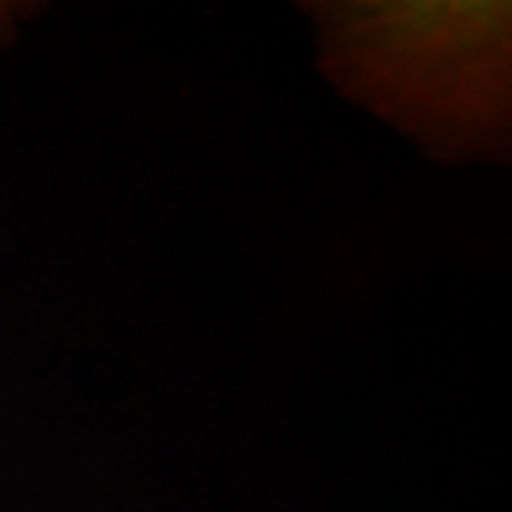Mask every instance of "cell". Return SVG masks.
I'll return each instance as SVG.
<instances>
[{"label": "cell", "instance_id": "obj_1", "mask_svg": "<svg viewBox=\"0 0 512 512\" xmlns=\"http://www.w3.org/2000/svg\"><path fill=\"white\" fill-rule=\"evenodd\" d=\"M320 70L443 163L509 157V4H306Z\"/></svg>", "mask_w": 512, "mask_h": 512}, {"label": "cell", "instance_id": "obj_2", "mask_svg": "<svg viewBox=\"0 0 512 512\" xmlns=\"http://www.w3.org/2000/svg\"><path fill=\"white\" fill-rule=\"evenodd\" d=\"M27 10H37V7H27V4H0V47L10 44L17 37V27L20 20L27 17Z\"/></svg>", "mask_w": 512, "mask_h": 512}]
</instances>
